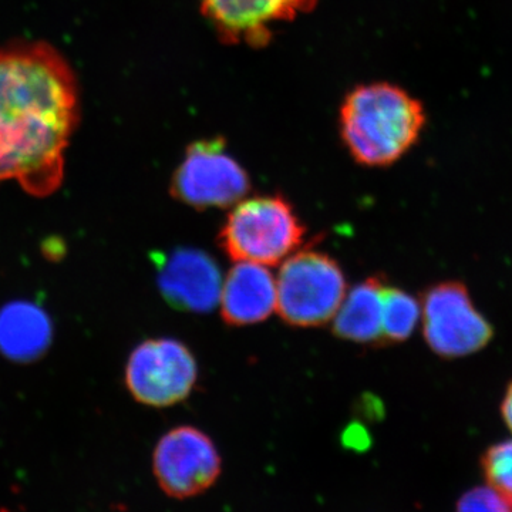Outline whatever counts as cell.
I'll return each mask as SVG.
<instances>
[{
  "label": "cell",
  "mask_w": 512,
  "mask_h": 512,
  "mask_svg": "<svg viewBox=\"0 0 512 512\" xmlns=\"http://www.w3.org/2000/svg\"><path fill=\"white\" fill-rule=\"evenodd\" d=\"M421 318V305L414 296L396 286H383L382 345L406 342Z\"/></svg>",
  "instance_id": "14"
},
{
  "label": "cell",
  "mask_w": 512,
  "mask_h": 512,
  "mask_svg": "<svg viewBox=\"0 0 512 512\" xmlns=\"http://www.w3.org/2000/svg\"><path fill=\"white\" fill-rule=\"evenodd\" d=\"M426 111L419 100L390 83L363 84L340 109V134L356 163L387 167L419 140Z\"/></svg>",
  "instance_id": "2"
},
{
  "label": "cell",
  "mask_w": 512,
  "mask_h": 512,
  "mask_svg": "<svg viewBox=\"0 0 512 512\" xmlns=\"http://www.w3.org/2000/svg\"><path fill=\"white\" fill-rule=\"evenodd\" d=\"M249 191L251 178L228 153L224 138L192 143L170 184L175 200L200 211L234 207Z\"/></svg>",
  "instance_id": "5"
},
{
  "label": "cell",
  "mask_w": 512,
  "mask_h": 512,
  "mask_svg": "<svg viewBox=\"0 0 512 512\" xmlns=\"http://www.w3.org/2000/svg\"><path fill=\"white\" fill-rule=\"evenodd\" d=\"M421 315L424 339L439 356L473 355L493 339V328L460 282H443L424 293Z\"/></svg>",
  "instance_id": "7"
},
{
  "label": "cell",
  "mask_w": 512,
  "mask_h": 512,
  "mask_svg": "<svg viewBox=\"0 0 512 512\" xmlns=\"http://www.w3.org/2000/svg\"><path fill=\"white\" fill-rule=\"evenodd\" d=\"M52 338V320L35 303L15 301L0 309V353L13 362H35L45 355Z\"/></svg>",
  "instance_id": "12"
},
{
  "label": "cell",
  "mask_w": 512,
  "mask_h": 512,
  "mask_svg": "<svg viewBox=\"0 0 512 512\" xmlns=\"http://www.w3.org/2000/svg\"><path fill=\"white\" fill-rule=\"evenodd\" d=\"M198 382V363L185 343L144 340L128 357L126 384L138 403L164 409L184 402Z\"/></svg>",
  "instance_id": "6"
},
{
  "label": "cell",
  "mask_w": 512,
  "mask_h": 512,
  "mask_svg": "<svg viewBox=\"0 0 512 512\" xmlns=\"http://www.w3.org/2000/svg\"><path fill=\"white\" fill-rule=\"evenodd\" d=\"M306 238V225L282 195L244 198L232 207L218 232V247L235 262L275 266Z\"/></svg>",
  "instance_id": "3"
},
{
  "label": "cell",
  "mask_w": 512,
  "mask_h": 512,
  "mask_svg": "<svg viewBox=\"0 0 512 512\" xmlns=\"http://www.w3.org/2000/svg\"><path fill=\"white\" fill-rule=\"evenodd\" d=\"M483 468L488 485L512 504V440L488 448Z\"/></svg>",
  "instance_id": "15"
},
{
  "label": "cell",
  "mask_w": 512,
  "mask_h": 512,
  "mask_svg": "<svg viewBox=\"0 0 512 512\" xmlns=\"http://www.w3.org/2000/svg\"><path fill=\"white\" fill-rule=\"evenodd\" d=\"M457 512H512V504L488 485L464 494L458 501Z\"/></svg>",
  "instance_id": "16"
},
{
  "label": "cell",
  "mask_w": 512,
  "mask_h": 512,
  "mask_svg": "<svg viewBox=\"0 0 512 512\" xmlns=\"http://www.w3.org/2000/svg\"><path fill=\"white\" fill-rule=\"evenodd\" d=\"M222 320L228 326L255 325L276 311V279L265 265L237 262L222 284Z\"/></svg>",
  "instance_id": "11"
},
{
  "label": "cell",
  "mask_w": 512,
  "mask_h": 512,
  "mask_svg": "<svg viewBox=\"0 0 512 512\" xmlns=\"http://www.w3.org/2000/svg\"><path fill=\"white\" fill-rule=\"evenodd\" d=\"M72 66L45 42L0 46V184L47 197L64 177V153L80 121Z\"/></svg>",
  "instance_id": "1"
},
{
  "label": "cell",
  "mask_w": 512,
  "mask_h": 512,
  "mask_svg": "<svg viewBox=\"0 0 512 512\" xmlns=\"http://www.w3.org/2000/svg\"><path fill=\"white\" fill-rule=\"evenodd\" d=\"M348 293L342 266L319 251L295 252L276 279V311L293 328H318L335 318Z\"/></svg>",
  "instance_id": "4"
},
{
  "label": "cell",
  "mask_w": 512,
  "mask_h": 512,
  "mask_svg": "<svg viewBox=\"0 0 512 512\" xmlns=\"http://www.w3.org/2000/svg\"><path fill=\"white\" fill-rule=\"evenodd\" d=\"M384 284L382 276H370L346 293L333 318L336 338L359 345H382Z\"/></svg>",
  "instance_id": "13"
},
{
  "label": "cell",
  "mask_w": 512,
  "mask_h": 512,
  "mask_svg": "<svg viewBox=\"0 0 512 512\" xmlns=\"http://www.w3.org/2000/svg\"><path fill=\"white\" fill-rule=\"evenodd\" d=\"M501 413H503V417L507 426L510 427L512 431V383L511 386L508 387L507 394H505L503 406H501Z\"/></svg>",
  "instance_id": "17"
},
{
  "label": "cell",
  "mask_w": 512,
  "mask_h": 512,
  "mask_svg": "<svg viewBox=\"0 0 512 512\" xmlns=\"http://www.w3.org/2000/svg\"><path fill=\"white\" fill-rule=\"evenodd\" d=\"M158 288L171 308L208 313L220 305L222 278L217 262L207 252L178 248L156 261Z\"/></svg>",
  "instance_id": "9"
},
{
  "label": "cell",
  "mask_w": 512,
  "mask_h": 512,
  "mask_svg": "<svg viewBox=\"0 0 512 512\" xmlns=\"http://www.w3.org/2000/svg\"><path fill=\"white\" fill-rule=\"evenodd\" d=\"M318 0H200L201 10L225 43L264 46L271 26L292 22Z\"/></svg>",
  "instance_id": "10"
},
{
  "label": "cell",
  "mask_w": 512,
  "mask_h": 512,
  "mask_svg": "<svg viewBox=\"0 0 512 512\" xmlns=\"http://www.w3.org/2000/svg\"><path fill=\"white\" fill-rule=\"evenodd\" d=\"M154 476L174 500H188L210 490L222 473V458L204 431L180 426L161 437L153 454Z\"/></svg>",
  "instance_id": "8"
}]
</instances>
